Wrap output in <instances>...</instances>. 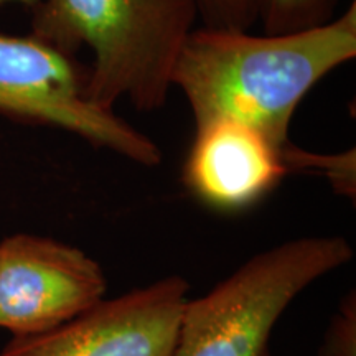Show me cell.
<instances>
[{"label":"cell","mask_w":356,"mask_h":356,"mask_svg":"<svg viewBox=\"0 0 356 356\" xmlns=\"http://www.w3.org/2000/svg\"><path fill=\"white\" fill-rule=\"evenodd\" d=\"M320 356H356V300L346 296L325 333Z\"/></svg>","instance_id":"cell-11"},{"label":"cell","mask_w":356,"mask_h":356,"mask_svg":"<svg viewBox=\"0 0 356 356\" xmlns=\"http://www.w3.org/2000/svg\"><path fill=\"white\" fill-rule=\"evenodd\" d=\"M204 29L249 32L261 20L264 0H193Z\"/></svg>","instance_id":"cell-10"},{"label":"cell","mask_w":356,"mask_h":356,"mask_svg":"<svg viewBox=\"0 0 356 356\" xmlns=\"http://www.w3.org/2000/svg\"><path fill=\"white\" fill-rule=\"evenodd\" d=\"M7 3H22V6L33 8L38 3V0H0V7L7 6Z\"/></svg>","instance_id":"cell-12"},{"label":"cell","mask_w":356,"mask_h":356,"mask_svg":"<svg viewBox=\"0 0 356 356\" xmlns=\"http://www.w3.org/2000/svg\"><path fill=\"white\" fill-rule=\"evenodd\" d=\"M287 170H318L328 177L337 193L355 197V150L341 155H317L287 144L282 150Z\"/></svg>","instance_id":"cell-9"},{"label":"cell","mask_w":356,"mask_h":356,"mask_svg":"<svg viewBox=\"0 0 356 356\" xmlns=\"http://www.w3.org/2000/svg\"><path fill=\"white\" fill-rule=\"evenodd\" d=\"M188 284L178 275L97 302L60 327L13 338L0 356H172Z\"/></svg>","instance_id":"cell-6"},{"label":"cell","mask_w":356,"mask_h":356,"mask_svg":"<svg viewBox=\"0 0 356 356\" xmlns=\"http://www.w3.org/2000/svg\"><path fill=\"white\" fill-rule=\"evenodd\" d=\"M184 165V184L218 211H241L261 202L289 170L282 150L259 131L234 119L195 127Z\"/></svg>","instance_id":"cell-7"},{"label":"cell","mask_w":356,"mask_h":356,"mask_svg":"<svg viewBox=\"0 0 356 356\" xmlns=\"http://www.w3.org/2000/svg\"><path fill=\"white\" fill-rule=\"evenodd\" d=\"M340 0H264L261 24L264 35L317 29L335 19Z\"/></svg>","instance_id":"cell-8"},{"label":"cell","mask_w":356,"mask_h":356,"mask_svg":"<svg viewBox=\"0 0 356 356\" xmlns=\"http://www.w3.org/2000/svg\"><path fill=\"white\" fill-rule=\"evenodd\" d=\"M356 56V2L317 29L256 37L249 32L193 29L173 66L195 127L234 119L279 149L302 99L330 71Z\"/></svg>","instance_id":"cell-1"},{"label":"cell","mask_w":356,"mask_h":356,"mask_svg":"<svg viewBox=\"0 0 356 356\" xmlns=\"http://www.w3.org/2000/svg\"><path fill=\"white\" fill-rule=\"evenodd\" d=\"M32 37L74 56L86 47V95L113 111L127 99L137 111L160 109L170 95L173 66L198 19L193 0H38Z\"/></svg>","instance_id":"cell-2"},{"label":"cell","mask_w":356,"mask_h":356,"mask_svg":"<svg viewBox=\"0 0 356 356\" xmlns=\"http://www.w3.org/2000/svg\"><path fill=\"white\" fill-rule=\"evenodd\" d=\"M106 275L81 249L35 234L0 241V328L50 332L104 299Z\"/></svg>","instance_id":"cell-5"},{"label":"cell","mask_w":356,"mask_h":356,"mask_svg":"<svg viewBox=\"0 0 356 356\" xmlns=\"http://www.w3.org/2000/svg\"><path fill=\"white\" fill-rule=\"evenodd\" d=\"M351 257L341 236H307L259 252L185 302L172 356H270V335L292 300Z\"/></svg>","instance_id":"cell-3"},{"label":"cell","mask_w":356,"mask_h":356,"mask_svg":"<svg viewBox=\"0 0 356 356\" xmlns=\"http://www.w3.org/2000/svg\"><path fill=\"white\" fill-rule=\"evenodd\" d=\"M88 76L74 56L32 35H0V114L65 129L140 165H159L162 152L154 140L88 99Z\"/></svg>","instance_id":"cell-4"}]
</instances>
